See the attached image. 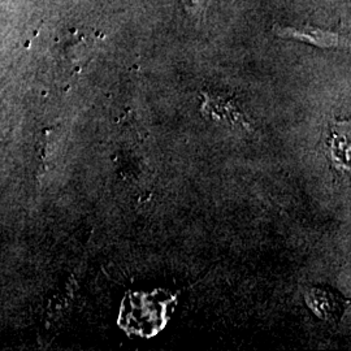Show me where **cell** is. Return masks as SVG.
Here are the masks:
<instances>
[{"instance_id": "6da1fadb", "label": "cell", "mask_w": 351, "mask_h": 351, "mask_svg": "<svg viewBox=\"0 0 351 351\" xmlns=\"http://www.w3.org/2000/svg\"><path fill=\"white\" fill-rule=\"evenodd\" d=\"M275 33L278 37L290 38L303 40L307 43H313L315 46L329 49L339 46L341 38L337 33L320 30L317 27H304V29H294V27H275Z\"/></svg>"}, {"instance_id": "7a4b0ae2", "label": "cell", "mask_w": 351, "mask_h": 351, "mask_svg": "<svg viewBox=\"0 0 351 351\" xmlns=\"http://www.w3.org/2000/svg\"><path fill=\"white\" fill-rule=\"evenodd\" d=\"M185 3V8L188 10V12L195 19H202L204 10H206V4L207 0H184Z\"/></svg>"}]
</instances>
